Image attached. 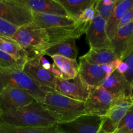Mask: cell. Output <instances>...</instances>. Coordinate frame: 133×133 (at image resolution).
Wrapping results in <instances>:
<instances>
[{
	"instance_id": "1",
	"label": "cell",
	"mask_w": 133,
	"mask_h": 133,
	"mask_svg": "<svg viewBox=\"0 0 133 133\" xmlns=\"http://www.w3.org/2000/svg\"><path fill=\"white\" fill-rule=\"evenodd\" d=\"M58 123V119L42 103L36 101L18 109L0 112V123L31 128H44Z\"/></svg>"
},
{
	"instance_id": "2",
	"label": "cell",
	"mask_w": 133,
	"mask_h": 133,
	"mask_svg": "<svg viewBox=\"0 0 133 133\" xmlns=\"http://www.w3.org/2000/svg\"><path fill=\"white\" fill-rule=\"evenodd\" d=\"M33 22L43 29L48 34L49 45L59 42L68 38H78L84 32L70 16L51 15L34 12Z\"/></svg>"
},
{
	"instance_id": "3",
	"label": "cell",
	"mask_w": 133,
	"mask_h": 133,
	"mask_svg": "<svg viewBox=\"0 0 133 133\" xmlns=\"http://www.w3.org/2000/svg\"><path fill=\"white\" fill-rule=\"evenodd\" d=\"M42 105L58 119V123L70 122L85 114L84 102L57 92H48Z\"/></svg>"
},
{
	"instance_id": "4",
	"label": "cell",
	"mask_w": 133,
	"mask_h": 133,
	"mask_svg": "<svg viewBox=\"0 0 133 133\" xmlns=\"http://www.w3.org/2000/svg\"><path fill=\"white\" fill-rule=\"evenodd\" d=\"M11 38L19 44L29 56L37 53L41 54L49 45L47 32L34 22L19 27Z\"/></svg>"
},
{
	"instance_id": "5",
	"label": "cell",
	"mask_w": 133,
	"mask_h": 133,
	"mask_svg": "<svg viewBox=\"0 0 133 133\" xmlns=\"http://www.w3.org/2000/svg\"><path fill=\"white\" fill-rule=\"evenodd\" d=\"M6 87L22 90L40 103L48 93L42 90L22 70L0 67V91Z\"/></svg>"
},
{
	"instance_id": "6",
	"label": "cell",
	"mask_w": 133,
	"mask_h": 133,
	"mask_svg": "<svg viewBox=\"0 0 133 133\" xmlns=\"http://www.w3.org/2000/svg\"><path fill=\"white\" fill-rule=\"evenodd\" d=\"M0 18L18 28L33 22L32 12L19 0H0Z\"/></svg>"
},
{
	"instance_id": "7",
	"label": "cell",
	"mask_w": 133,
	"mask_h": 133,
	"mask_svg": "<svg viewBox=\"0 0 133 133\" xmlns=\"http://www.w3.org/2000/svg\"><path fill=\"white\" fill-rule=\"evenodd\" d=\"M23 71L42 90L46 92H56V77L43 68L36 54L29 57L23 66Z\"/></svg>"
},
{
	"instance_id": "8",
	"label": "cell",
	"mask_w": 133,
	"mask_h": 133,
	"mask_svg": "<svg viewBox=\"0 0 133 133\" xmlns=\"http://www.w3.org/2000/svg\"><path fill=\"white\" fill-rule=\"evenodd\" d=\"M103 123V116L83 114L70 122L58 123L56 128L61 133H100Z\"/></svg>"
},
{
	"instance_id": "9",
	"label": "cell",
	"mask_w": 133,
	"mask_h": 133,
	"mask_svg": "<svg viewBox=\"0 0 133 133\" xmlns=\"http://www.w3.org/2000/svg\"><path fill=\"white\" fill-rule=\"evenodd\" d=\"M92 89V87H90L79 75L73 79L56 77V92L75 100L85 102Z\"/></svg>"
},
{
	"instance_id": "10",
	"label": "cell",
	"mask_w": 133,
	"mask_h": 133,
	"mask_svg": "<svg viewBox=\"0 0 133 133\" xmlns=\"http://www.w3.org/2000/svg\"><path fill=\"white\" fill-rule=\"evenodd\" d=\"M132 97H116L114 99L109 110L103 116L102 129L105 132L112 133L118 129L119 123L133 104Z\"/></svg>"
},
{
	"instance_id": "11",
	"label": "cell",
	"mask_w": 133,
	"mask_h": 133,
	"mask_svg": "<svg viewBox=\"0 0 133 133\" xmlns=\"http://www.w3.org/2000/svg\"><path fill=\"white\" fill-rule=\"evenodd\" d=\"M116 96L101 87L92 88L85 105V114L104 116L110 109Z\"/></svg>"
},
{
	"instance_id": "12",
	"label": "cell",
	"mask_w": 133,
	"mask_h": 133,
	"mask_svg": "<svg viewBox=\"0 0 133 133\" xmlns=\"http://www.w3.org/2000/svg\"><path fill=\"white\" fill-rule=\"evenodd\" d=\"M85 34L90 49L112 48L111 40L108 37L106 31V22L99 16H96L87 28Z\"/></svg>"
},
{
	"instance_id": "13",
	"label": "cell",
	"mask_w": 133,
	"mask_h": 133,
	"mask_svg": "<svg viewBox=\"0 0 133 133\" xmlns=\"http://www.w3.org/2000/svg\"><path fill=\"white\" fill-rule=\"evenodd\" d=\"M33 97L22 90L6 87L0 91V112L18 109L35 101Z\"/></svg>"
},
{
	"instance_id": "14",
	"label": "cell",
	"mask_w": 133,
	"mask_h": 133,
	"mask_svg": "<svg viewBox=\"0 0 133 133\" xmlns=\"http://www.w3.org/2000/svg\"><path fill=\"white\" fill-rule=\"evenodd\" d=\"M111 44L118 59L123 61L133 49V21L118 29Z\"/></svg>"
},
{
	"instance_id": "15",
	"label": "cell",
	"mask_w": 133,
	"mask_h": 133,
	"mask_svg": "<svg viewBox=\"0 0 133 133\" xmlns=\"http://www.w3.org/2000/svg\"><path fill=\"white\" fill-rule=\"evenodd\" d=\"M99 87L106 90L116 97H132L131 84L123 74L116 70L103 81Z\"/></svg>"
},
{
	"instance_id": "16",
	"label": "cell",
	"mask_w": 133,
	"mask_h": 133,
	"mask_svg": "<svg viewBox=\"0 0 133 133\" xmlns=\"http://www.w3.org/2000/svg\"><path fill=\"white\" fill-rule=\"evenodd\" d=\"M78 73L83 80L92 88L99 87L106 79V74L101 65L90 63L83 57L79 58Z\"/></svg>"
},
{
	"instance_id": "17",
	"label": "cell",
	"mask_w": 133,
	"mask_h": 133,
	"mask_svg": "<svg viewBox=\"0 0 133 133\" xmlns=\"http://www.w3.org/2000/svg\"><path fill=\"white\" fill-rule=\"evenodd\" d=\"M34 12L69 16L64 8L57 0H19Z\"/></svg>"
},
{
	"instance_id": "18",
	"label": "cell",
	"mask_w": 133,
	"mask_h": 133,
	"mask_svg": "<svg viewBox=\"0 0 133 133\" xmlns=\"http://www.w3.org/2000/svg\"><path fill=\"white\" fill-rule=\"evenodd\" d=\"M42 55L51 57L61 55L71 59H76L78 55V48L76 44V38H68L64 40L49 45L41 53Z\"/></svg>"
},
{
	"instance_id": "19",
	"label": "cell",
	"mask_w": 133,
	"mask_h": 133,
	"mask_svg": "<svg viewBox=\"0 0 133 133\" xmlns=\"http://www.w3.org/2000/svg\"><path fill=\"white\" fill-rule=\"evenodd\" d=\"M132 7H133V0H117L114 11L106 23L107 33L110 40L118 30L121 19Z\"/></svg>"
},
{
	"instance_id": "20",
	"label": "cell",
	"mask_w": 133,
	"mask_h": 133,
	"mask_svg": "<svg viewBox=\"0 0 133 133\" xmlns=\"http://www.w3.org/2000/svg\"><path fill=\"white\" fill-rule=\"evenodd\" d=\"M51 58L54 62L53 64L63 75V79H73L79 75V64L76 59H71L61 55H53Z\"/></svg>"
},
{
	"instance_id": "21",
	"label": "cell",
	"mask_w": 133,
	"mask_h": 133,
	"mask_svg": "<svg viewBox=\"0 0 133 133\" xmlns=\"http://www.w3.org/2000/svg\"><path fill=\"white\" fill-rule=\"evenodd\" d=\"M82 57L90 63L98 65L109 64L118 59L116 55L112 48L101 49H90V50Z\"/></svg>"
},
{
	"instance_id": "22",
	"label": "cell",
	"mask_w": 133,
	"mask_h": 133,
	"mask_svg": "<svg viewBox=\"0 0 133 133\" xmlns=\"http://www.w3.org/2000/svg\"><path fill=\"white\" fill-rule=\"evenodd\" d=\"M0 50L10 55L23 63H25L29 57V53L15 40L5 36H0Z\"/></svg>"
},
{
	"instance_id": "23",
	"label": "cell",
	"mask_w": 133,
	"mask_h": 133,
	"mask_svg": "<svg viewBox=\"0 0 133 133\" xmlns=\"http://www.w3.org/2000/svg\"><path fill=\"white\" fill-rule=\"evenodd\" d=\"M68 14L69 16L76 20L84 9L88 7L94 0H57Z\"/></svg>"
},
{
	"instance_id": "24",
	"label": "cell",
	"mask_w": 133,
	"mask_h": 133,
	"mask_svg": "<svg viewBox=\"0 0 133 133\" xmlns=\"http://www.w3.org/2000/svg\"><path fill=\"white\" fill-rule=\"evenodd\" d=\"M116 1L117 0H96V14L102 18L107 23L114 11Z\"/></svg>"
},
{
	"instance_id": "25",
	"label": "cell",
	"mask_w": 133,
	"mask_h": 133,
	"mask_svg": "<svg viewBox=\"0 0 133 133\" xmlns=\"http://www.w3.org/2000/svg\"><path fill=\"white\" fill-rule=\"evenodd\" d=\"M95 3H96V0H94L93 2L88 7L84 9V11L76 19L77 23L81 28V29L84 31V33L88 26L97 16L96 9H95Z\"/></svg>"
},
{
	"instance_id": "26",
	"label": "cell",
	"mask_w": 133,
	"mask_h": 133,
	"mask_svg": "<svg viewBox=\"0 0 133 133\" xmlns=\"http://www.w3.org/2000/svg\"><path fill=\"white\" fill-rule=\"evenodd\" d=\"M24 64L10 55L0 50V67L23 70Z\"/></svg>"
},
{
	"instance_id": "27",
	"label": "cell",
	"mask_w": 133,
	"mask_h": 133,
	"mask_svg": "<svg viewBox=\"0 0 133 133\" xmlns=\"http://www.w3.org/2000/svg\"><path fill=\"white\" fill-rule=\"evenodd\" d=\"M40 130L41 128H31L0 123V133H40Z\"/></svg>"
},
{
	"instance_id": "28",
	"label": "cell",
	"mask_w": 133,
	"mask_h": 133,
	"mask_svg": "<svg viewBox=\"0 0 133 133\" xmlns=\"http://www.w3.org/2000/svg\"><path fill=\"white\" fill-rule=\"evenodd\" d=\"M35 54L38 56V58L39 61H40L43 68H44L47 71H48L49 73L53 74V75H55L57 77H60L63 79V75L62 74V73L55 67L54 64H51L49 62V61L45 57H44V55H42L40 53H35Z\"/></svg>"
},
{
	"instance_id": "29",
	"label": "cell",
	"mask_w": 133,
	"mask_h": 133,
	"mask_svg": "<svg viewBox=\"0 0 133 133\" xmlns=\"http://www.w3.org/2000/svg\"><path fill=\"white\" fill-rule=\"evenodd\" d=\"M18 29V27L0 18V36H5L11 38Z\"/></svg>"
},
{
	"instance_id": "30",
	"label": "cell",
	"mask_w": 133,
	"mask_h": 133,
	"mask_svg": "<svg viewBox=\"0 0 133 133\" xmlns=\"http://www.w3.org/2000/svg\"><path fill=\"white\" fill-rule=\"evenodd\" d=\"M123 127L131 133H133V104L129 109L126 115L119 123L118 128Z\"/></svg>"
},
{
	"instance_id": "31",
	"label": "cell",
	"mask_w": 133,
	"mask_h": 133,
	"mask_svg": "<svg viewBox=\"0 0 133 133\" xmlns=\"http://www.w3.org/2000/svg\"><path fill=\"white\" fill-rule=\"evenodd\" d=\"M123 61H124L128 66L127 71L123 75L133 89V49Z\"/></svg>"
},
{
	"instance_id": "32",
	"label": "cell",
	"mask_w": 133,
	"mask_h": 133,
	"mask_svg": "<svg viewBox=\"0 0 133 133\" xmlns=\"http://www.w3.org/2000/svg\"><path fill=\"white\" fill-rule=\"evenodd\" d=\"M133 21V7L131 8V9L128 10L127 12L125 13L122 19H121L120 22L118 25V28L122 26L125 25L127 24V23H130V22Z\"/></svg>"
},
{
	"instance_id": "33",
	"label": "cell",
	"mask_w": 133,
	"mask_h": 133,
	"mask_svg": "<svg viewBox=\"0 0 133 133\" xmlns=\"http://www.w3.org/2000/svg\"><path fill=\"white\" fill-rule=\"evenodd\" d=\"M127 70H128V66H127V64L124 61H120L119 63H118V66H117L116 70L118 72H119V74L124 75L127 71Z\"/></svg>"
},
{
	"instance_id": "34",
	"label": "cell",
	"mask_w": 133,
	"mask_h": 133,
	"mask_svg": "<svg viewBox=\"0 0 133 133\" xmlns=\"http://www.w3.org/2000/svg\"><path fill=\"white\" fill-rule=\"evenodd\" d=\"M40 133H61L58 131L56 128V125L48 127H44L41 128Z\"/></svg>"
},
{
	"instance_id": "35",
	"label": "cell",
	"mask_w": 133,
	"mask_h": 133,
	"mask_svg": "<svg viewBox=\"0 0 133 133\" xmlns=\"http://www.w3.org/2000/svg\"><path fill=\"white\" fill-rule=\"evenodd\" d=\"M132 99H133V97H132Z\"/></svg>"
}]
</instances>
